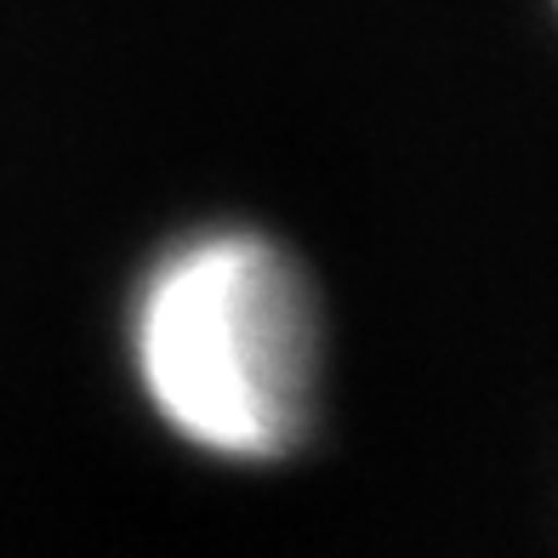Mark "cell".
Wrapping results in <instances>:
<instances>
[{
  "instance_id": "obj_1",
  "label": "cell",
  "mask_w": 558,
  "mask_h": 558,
  "mask_svg": "<svg viewBox=\"0 0 558 558\" xmlns=\"http://www.w3.org/2000/svg\"><path fill=\"white\" fill-rule=\"evenodd\" d=\"M132 371L155 416L222 462H279L314 427L319 302L257 228L171 240L132 296Z\"/></svg>"
}]
</instances>
